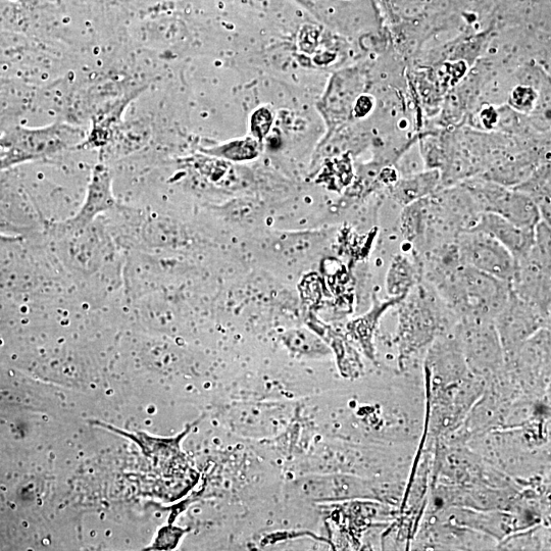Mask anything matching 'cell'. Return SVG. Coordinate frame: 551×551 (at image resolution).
<instances>
[{"mask_svg":"<svg viewBox=\"0 0 551 551\" xmlns=\"http://www.w3.org/2000/svg\"><path fill=\"white\" fill-rule=\"evenodd\" d=\"M472 195L480 212L495 214L511 223L534 229L541 216L533 200L526 194L482 177H474L462 182Z\"/></svg>","mask_w":551,"mask_h":551,"instance_id":"cell-7","label":"cell"},{"mask_svg":"<svg viewBox=\"0 0 551 551\" xmlns=\"http://www.w3.org/2000/svg\"><path fill=\"white\" fill-rule=\"evenodd\" d=\"M84 137L80 128L60 122L42 128H16L0 140V166L53 158L80 144Z\"/></svg>","mask_w":551,"mask_h":551,"instance_id":"cell-3","label":"cell"},{"mask_svg":"<svg viewBox=\"0 0 551 551\" xmlns=\"http://www.w3.org/2000/svg\"><path fill=\"white\" fill-rule=\"evenodd\" d=\"M549 547V525L539 524L509 535L497 543L496 550H545Z\"/></svg>","mask_w":551,"mask_h":551,"instance_id":"cell-17","label":"cell"},{"mask_svg":"<svg viewBox=\"0 0 551 551\" xmlns=\"http://www.w3.org/2000/svg\"><path fill=\"white\" fill-rule=\"evenodd\" d=\"M514 189L530 197L539 210L541 221L551 225L550 163L539 166Z\"/></svg>","mask_w":551,"mask_h":551,"instance_id":"cell-16","label":"cell"},{"mask_svg":"<svg viewBox=\"0 0 551 551\" xmlns=\"http://www.w3.org/2000/svg\"><path fill=\"white\" fill-rule=\"evenodd\" d=\"M505 371L520 398L550 397V329H542L506 358Z\"/></svg>","mask_w":551,"mask_h":551,"instance_id":"cell-5","label":"cell"},{"mask_svg":"<svg viewBox=\"0 0 551 551\" xmlns=\"http://www.w3.org/2000/svg\"><path fill=\"white\" fill-rule=\"evenodd\" d=\"M397 327L394 345L398 372L418 368L436 338L458 323L435 290L426 282L418 284L397 304Z\"/></svg>","mask_w":551,"mask_h":551,"instance_id":"cell-2","label":"cell"},{"mask_svg":"<svg viewBox=\"0 0 551 551\" xmlns=\"http://www.w3.org/2000/svg\"><path fill=\"white\" fill-rule=\"evenodd\" d=\"M493 324L508 358L537 332L550 329V316L519 297L511 288L507 302Z\"/></svg>","mask_w":551,"mask_h":551,"instance_id":"cell-9","label":"cell"},{"mask_svg":"<svg viewBox=\"0 0 551 551\" xmlns=\"http://www.w3.org/2000/svg\"><path fill=\"white\" fill-rule=\"evenodd\" d=\"M303 493L325 503H346L356 499H378L375 478H364L352 474L326 473L309 477L303 481Z\"/></svg>","mask_w":551,"mask_h":551,"instance_id":"cell-11","label":"cell"},{"mask_svg":"<svg viewBox=\"0 0 551 551\" xmlns=\"http://www.w3.org/2000/svg\"><path fill=\"white\" fill-rule=\"evenodd\" d=\"M551 225L540 221L531 252L516 261L511 288L526 302L551 316Z\"/></svg>","mask_w":551,"mask_h":551,"instance_id":"cell-4","label":"cell"},{"mask_svg":"<svg viewBox=\"0 0 551 551\" xmlns=\"http://www.w3.org/2000/svg\"><path fill=\"white\" fill-rule=\"evenodd\" d=\"M440 184L441 177L437 170H424L414 175L398 177L387 191L392 202L405 208L435 193L440 189Z\"/></svg>","mask_w":551,"mask_h":551,"instance_id":"cell-14","label":"cell"},{"mask_svg":"<svg viewBox=\"0 0 551 551\" xmlns=\"http://www.w3.org/2000/svg\"><path fill=\"white\" fill-rule=\"evenodd\" d=\"M489 234L502 243L512 254L515 261L526 257L535 243V228L519 227L495 214H481L473 228Z\"/></svg>","mask_w":551,"mask_h":551,"instance_id":"cell-13","label":"cell"},{"mask_svg":"<svg viewBox=\"0 0 551 551\" xmlns=\"http://www.w3.org/2000/svg\"><path fill=\"white\" fill-rule=\"evenodd\" d=\"M471 372L485 382L503 372L506 357L493 322L460 321L456 325Z\"/></svg>","mask_w":551,"mask_h":551,"instance_id":"cell-8","label":"cell"},{"mask_svg":"<svg viewBox=\"0 0 551 551\" xmlns=\"http://www.w3.org/2000/svg\"><path fill=\"white\" fill-rule=\"evenodd\" d=\"M423 281L435 290L458 322H493L511 292L510 283L464 264L426 270Z\"/></svg>","mask_w":551,"mask_h":551,"instance_id":"cell-1","label":"cell"},{"mask_svg":"<svg viewBox=\"0 0 551 551\" xmlns=\"http://www.w3.org/2000/svg\"><path fill=\"white\" fill-rule=\"evenodd\" d=\"M370 62L335 72L318 103V110L327 127V137L353 124L358 98L370 88Z\"/></svg>","mask_w":551,"mask_h":551,"instance_id":"cell-6","label":"cell"},{"mask_svg":"<svg viewBox=\"0 0 551 551\" xmlns=\"http://www.w3.org/2000/svg\"><path fill=\"white\" fill-rule=\"evenodd\" d=\"M457 247L462 264L511 283L516 261L509 250L495 238L471 229L459 235Z\"/></svg>","mask_w":551,"mask_h":551,"instance_id":"cell-10","label":"cell"},{"mask_svg":"<svg viewBox=\"0 0 551 551\" xmlns=\"http://www.w3.org/2000/svg\"><path fill=\"white\" fill-rule=\"evenodd\" d=\"M116 206L111 170L104 164H98L92 170L84 203L76 216L68 221L67 227L75 232L82 231L96 217L113 210Z\"/></svg>","mask_w":551,"mask_h":551,"instance_id":"cell-12","label":"cell"},{"mask_svg":"<svg viewBox=\"0 0 551 551\" xmlns=\"http://www.w3.org/2000/svg\"><path fill=\"white\" fill-rule=\"evenodd\" d=\"M421 282H423V266L415 254L413 256L399 254L393 258L385 281L390 298L402 300Z\"/></svg>","mask_w":551,"mask_h":551,"instance_id":"cell-15","label":"cell"},{"mask_svg":"<svg viewBox=\"0 0 551 551\" xmlns=\"http://www.w3.org/2000/svg\"><path fill=\"white\" fill-rule=\"evenodd\" d=\"M274 123V115L269 108H261L250 118V132L258 141L263 140L270 133Z\"/></svg>","mask_w":551,"mask_h":551,"instance_id":"cell-19","label":"cell"},{"mask_svg":"<svg viewBox=\"0 0 551 551\" xmlns=\"http://www.w3.org/2000/svg\"><path fill=\"white\" fill-rule=\"evenodd\" d=\"M260 141L252 138L237 139L206 149L205 153L227 162H246L260 154Z\"/></svg>","mask_w":551,"mask_h":551,"instance_id":"cell-18","label":"cell"}]
</instances>
